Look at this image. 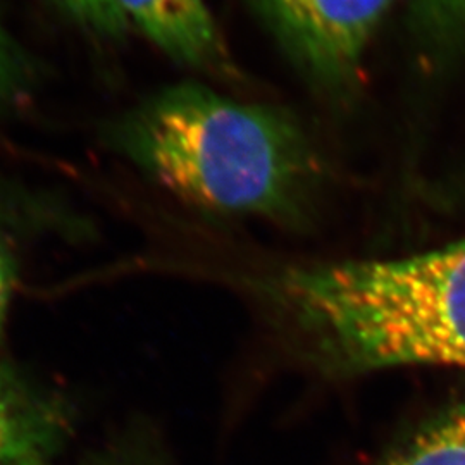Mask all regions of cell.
Segmentation results:
<instances>
[{"label": "cell", "instance_id": "1", "mask_svg": "<svg viewBox=\"0 0 465 465\" xmlns=\"http://www.w3.org/2000/svg\"><path fill=\"white\" fill-rule=\"evenodd\" d=\"M272 297L324 371L465 369V240L401 259L290 269Z\"/></svg>", "mask_w": 465, "mask_h": 465}, {"label": "cell", "instance_id": "2", "mask_svg": "<svg viewBox=\"0 0 465 465\" xmlns=\"http://www.w3.org/2000/svg\"><path fill=\"white\" fill-rule=\"evenodd\" d=\"M114 142L178 197L226 214L297 217L321 169L295 119L202 84H178L145 100L119 121Z\"/></svg>", "mask_w": 465, "mask_h": 465}, {"label": "cell", "instance_id": "3", "mask_svg": "<svg viewBox=\"0 0 465 465\" xmlns=\"http://www.w3.org/2000/svg\"><path fill=\"white\" fill-rule=\"evenodd\" d=\"M300 61L322 78L350 73L391 0H257Z\"/></svg>", "mask_w": 465, "mask_h": 465}, {"label": "cell", "instance_id": "4", "mask_svg": "<svg viewBox=\"0 0 465 465\" xmlns=\"http://www.w3.org/2000/svg\"><path fill=\"white\" fill-rule=\"evenodd\" d=\"M126 19L167 55L188 66H216L224 45L205 0H119Z\"/></svg>", "mask_w": 465, "mask_h": 465}, {"label": "cell", "instance_id": "5", "mask_svg": "<svg viewBox=\"0 0 465 465\" xmlns=\"http://www.w3.org/2000/svg\"><path fill=\"white\" fill-rule=\"evenodd\" d=\"M64 430L59 407L0 366V465L47 459Z\"/></svg>", "mask_w": 465, "mask_h": 465}, {"label": "cell", "instance_id": "6", "mask_svg": "<svg viewBox=\"0 0 465 465\" xmlns=\"http://www.w3.org/2000/svg\"><path fill=\"white\" fill-rule=\"evenodd\" d=\"M381 465H465V407L417 432Z\"/></svg>", "mask_w": 465, "mask_h": 465}, {"label": "cell", "instance_id": "7", "mask_svg": "<svg viewBox=\"0 0 465 465\" xmlns=\"http://www.w3.org/2000/svg\"><path fill=\"white\" fill-rule=\"evenodd\" d=\"M67 17L76 21L90 32L104 36L124 34L128 19L124 16L119 0H50Z\"/></svg>", "mask_w": 465, "mask_h": 465}, {"label": "cell", "instance_id": "8", "mask_svg": "<svg viewBox=\"0 0 465 465\" xmlns=\"http://www.w3.org/2000/svg\"><path fill=\"white\" fill-rule=\"evenodd\" d=\"M26 82V61L0 19V107L16 100Z\"/></svg>", "mask_w": 465, "mask_h": 465}, {"label": "cell", "instance_id": "9", "mask_svg": "<svg viewBox=\"0 0 465 465\" xmlns=\"http://www.w3.org/2000/svg\"><path fill=\"white\" fill-rule=\"evenodd\" d=\"M15 278H16L15 253L11 249L7 234L0 226V340L4 334V324H5L11 292L15 286Z\"/></svg>", "mask_w": 465, "mask_h": 465}, {"label": "cell", "instance_id": "10", "mask_svg": "<svg viewBox=\"0 0 465 465\" xmlns=\"http://www.w3.org/2000/svg\"><path fill=\"white\" fill-rule=\"evenodd\" d=\"M424 4L438 21L465 25V0H424Z\"/></svg>", "mask_w": 465, "mask_h": 465}, {"label": "cell", "instance_id": "11", "mask_svg": "<svg viewBox=\"0 0 465 465\" xmlns=\"http://www.w3.org/2000/svg\"><path fill=\"white\" fill-rule=\"evenodd\" d=\"M13 465H52L49 464L47 459H32V460H23V462H17Z\"/></svg>", "mask_w": 465, "mask_h": 465}]
</instances>
